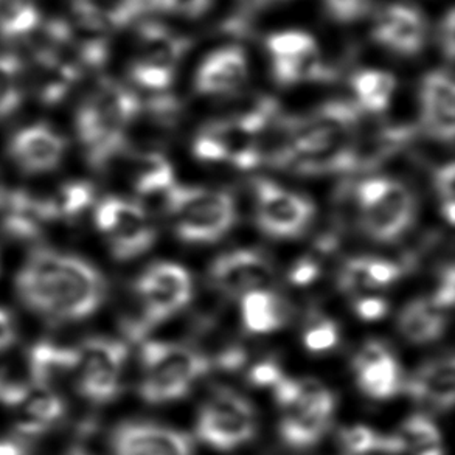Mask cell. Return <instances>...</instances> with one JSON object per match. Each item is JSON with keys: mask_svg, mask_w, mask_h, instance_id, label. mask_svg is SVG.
I'll return each mask as SVG.
<instances>
[{"mask_svg": "<svg viewBox=\"0 0 455 455\" xmlns=\"http://www.w3.org/2000/svg\"><path fill=\"white\" fill-rule=\"evenodd\" d=\"M16 290L31 313L50 323H74L99 311L108 284L87 259L39 247L20 267Z\"/></svg>", "mask_w": 455, "mask_h": 455, "instance_id": "6da1fadb", "label": "cell"}, {"mask_svg": "<svg viewBox=\"0 0 455 455\" xmlns=\"http://www.w3.org/2000/svg\"><path fill=\"white\" fill-rule=\"evenodd\" d=\"M142 112V101L117 81L100 80L83 100L75 130L95 170L105 168L128 147V132Z\"/></svg>", "mask_w": 455, "mask_h": 455, "instance_id": "7a4b0ae2", "label": "cell"}, {"mask_svg": "<svg viewBox=\"0 0 455 455\" xmlns=\"http://www.w3.org/2000/svg\"><path fill=\"white\" fill-rule=\"evenodd\" d=\"M164 195L172 228L187 243H215L236 222V204L228 191L174 184Z\"/></svg>", "mask_w": 455, "mask_h": 455, "instance_id": "3957f363", "label": "cell"}, {"mask_svg": "<svg viewBox=\"0 0 455 455\" xmlns=\"http://www.w3.org/2000/svg\"><path fill=\"white\" fill-rule=\"evenodd\" d=\"M140 361L145 378L139 390L143 400L151 404L184 398L190 392L191 384L212 367L209 357L199 351L156 340L142 345Z\"/></svg>", "mask_w": 455, "mask_h": 455, "instance_id": "277c9868", "label": "cell"}, {"mask_svg": "<svg viewBox=\"0 0 455 455\" xmlns=\"http://www.w3.org/2000/svg\"><path fill=\"white\" fill-rule=\"evenodd\" d=\"M363 234L378 243H392L415 220V199L406 185L388 178H370L356 187Z\"/></svg>", "mask_w": 455, "mask_h": 455, "instance_id": "5b68a950", "label": "cell"}, {"mask_svg": "<svg viewBox=\"0 0 455 455\" xmlns=\"http://www.w3.org/2000/svg\"><path fill=\"white\" fill-rule=\"evenodd\" d=\"M134 288L142 303V314L124 325V331L134 340L145 338L154 326L179 313L193 296L190 274L174 263L149 266Z\"/></svg>", "mask_w": 455, "mask_h": 455, "instance_id": "8992f818", "label": "cell"}, {"mask_svg": "<svg viewBox=\"0 0 455 455\" xmlns=\"http://www.w3.org/2000/svg\"><path fill=\"white\" fill-rule=\"evenodd\" d=\"M95 224L105 235L114 259L128 261L148 252L156 228L142 205L118 196H108L95 207Z\"/></svg>", "mask_w": 455, "mask_h": 455, "instance_id": "52a82bcc", "label": "cell"}, {"mask_svg": "<svg viewBox=\"0 0 455 455\" xmlns=\"http://www.w3.org/2000/svg\"><path fill=\"white\" fill-rule=\"evenodd\" d=\"M78 348L76 388L95 404L111 403L120 392V378L128 359V347L112 338H91Z\"/></svg>", "mask_w": 455, "mask_h": 455, "instance_id": "ba28073f", "label": "cell"}, {"mask_svg": "<svg viewBox=\"0 0 455 455\" xmlns=\"http://www.w3.org/2000/svg\"><path fill=\"white\" fill-rule=\"evenodd\" d=\"M259 228L275 240H290L305 234L314 218V205L307 197L286 190L269 179H253Z\"/></svg>", "mask_w": 455, "mask_h": 455, "instance_id": "9c48e42d", "label": "cell"}, {"mask_svg": "<svg viewBox=\"0 0 455 455\" xmlns=\"http://www.w3.org/2000/svg\"><path fill=\"white\" fill-rule=\"evenodd\" d=\"M363 112L356 101L334 100L305 118H294L299 153H319L348 142L356 134Z\"/></svg>", "mask_w": 455, "mask_h": 455, "instance_id": "30bf717a", "label": "cell"}, {"mask_svg": "<svg viewBox=\"0 0 455 455\" xmlns=\"http://www.w3.org/2000/svg\"><path fill=\"white\" fill-rule=\"evenodd\" d=\"M66 27L68 50L83 68H99L108 61L112 27L105 8L95 0H72Z\"/></svg>", "mask_w": 455, "mask_h": 455, "instance_id": "8fae6325", "label": "cell"}, {"mask_svg": "<svg viewBox=\"0 0 455 455\" xmlns=\"http://www.w3.org/2000/svg\"><path fill=\"white\" fill-rule=\"evenodd\" d=\"M302 392L290 413L282 421V438L286 443L303 450L317 443L330 425L336 401L331 392L313 379L302 381Z\"/></svg>", "mask_w": 455, "mask_h": 455, "instance_id": "7c38bea8", "label": "cell"}, {"mask_svg": "<svg viewBox=\"0 0 455 455\" xmlns=\"http://www.w3.org/2000/svg\"><path fill=\"white\" fill-rule=\"evenodd\" d=\"M427 27L417 6L392 4L376 14L371 27L375 43L396 55L415 56L425 49Z\"/></svg>", "mask_w": 455, "mask_h": 455, "instance_id": "4fadbf2b", "label": "cell"}, {"mask_svg": "<svg viewBox=\"0 0 455 455\" xmlns=\"http://www.w3.org/2000/svg\"><path fill=\"white\" fill-rule=\"evenodd\" d=\"M66 151V139L45 124L25 126L8 143L10 157L27 174L53 172L61 165Z\"/></svg>", "mask_w": 455, "mask_h": 455, "instance_id": "5bb4252c", "label": "cell"}, {"mask_svg": "<svg viewBox=\"0 0 455 455\" xmlns=\"http://www.w3.org/2000/svg\"><path fill=\"white\" fill-rule=\"evenodd\" d=\"M210 278L226 296L244 297L265 290L272 280V267L261 253L238 249L222 253L212 263Z\"/></svg>", "mask_w": 455, "mask_h": 455, "instance_id": "9a60e30c", "label": "cell"}, {"mask_svg": "<svg viewBox=\"0 0 455 455\" xmlns=\"http://www.w3.org/2000/svg\"><path fill=\"white\" fill-rule=\"evenodd\" d=\"M114 455H193L184 432L149 423H124L112 434Z\"/></svg>", "mask_w": 455, "mask_h": 455, "instance_id": "2e32d148", "label": "cell"}, {"mask_svg": "<svg viewBox=\"0 0 455 455\" xmlns=\"http://www.w3.org/2000/svg\"><path fill=\"white\" fill-rule=\"evenodd\" d=\"M421 124L429 136L452 142L455 132V84L444 70L425 75L419 86Z\"/></svg>", "mask_w": 455, "mask_h": 455, "instance_id": "e0dca14e", "label": "cell"}, {"mask_svg": "<svg viewBox=\"0 0 455 455\" xmlns=\"http://www.w3.org/2000/svg\"><path fill=\"white\" fill-rule=\"evenodd\" d=\"M0 209L2 230L12 240H37L45 228L56 221L49 197L37 196L27 190L10 191L4 196Z\"/></svg>", "mask_w": 455, "mask_h": 455, "instance_id": "ac0fdd59", "label": "cell"}, {"mask_svg": "<svg viewBox=\"0 0 455 455\" xmlns=\"http://www.w3.org/2000/svg\"><path fill=\"white\" fill-rule=\"evenodd\" d=\"M357 384L373 400H388L403 388L400 365L386 345L370 340L355 359Z\"/></svg>", "mask_w": 455, "mask_h": 455, "instance_id": "d6986e66", "label": "cell"}, {"mask_svg": "<svg viewBox=\"0 0 455 455\" xmlns=\"http://www.w3.org/2000/svg\"><path fill=\"white\" fill-rule=\"evenodd\" d=\"M139 56L134 64L176 74L179 61L191 47L188 37L180 36L166 25L145 20L137 27Z\"/></svg>", "mask_w": 455, "mask_h": 455, "instance_id": "ffe728a7", "label": "cell"}, {"mask_svg": "<svg viewBox=\"0 0 455 455\" xmlns=\"http://www.w3.org/2000/svg\"><path fill=\"white\" fill-rule=\"evenodd\" d=\"M403 387L412 400L440 411H450L455 398L454 356L448 355L421 365Z\"/></svg>", "mask_w": 455, "mask_h": 455, "instance_id": "44dd1931", "label": "cell"}, {"mask_svg": "<svg viewBox=\"0 0 455 455\" xmlns=\"http://www.w3.org/2000/svg\"><path fill=\"white\" fill-rule=\"evenodd\" d=\"M196 435L215 450H235L255 435V421L207 401L197 417Z\"/></svg>", "mask_w": 455, "mask_h": 455, "instance_id": "7402d4cb", "label": "cell"}, {"mask_svg": "<svg viewBox=\"0 0 455 455\" xmlns=\"http://www.w3.org/2000/svg\"><path fill=\"white\" fill-rule=\"evenodd\" d=\"M78 369V348L52 342H37L28 351V371L33 387L50 388L75 378Z\"/></svg>", "mask_w": 455, "mask_h": 455, "instance_id": "603a6c76", "label": "cell"}, {"mask_svg": "<svg viewBox=\"0 0 455 455\" xmlns=\"http://www.w3.org/2000/svg\"><path fill=\"white\" fill-rule=\"evenodd\" d=\"M443 309L431 299H419L409 303L400 314L398 328L401 334L412 344H429L437 340L446 328Z\"/></svg>", "mask_w": 455, "mask_h": 455, "instance_id": "cb8c5ba5", "label": "cell"}, {"mask_svg": "<svg viewBox=\"0 0 455 455\" xmlns=\"http://www.w3.org/2000/svg\"><path fill=\"white\" fill-rule=\"evenodd\" d=\"M241 314L247 331L253 334L280 330L290 315L283 299L266 290L253 291L243 297Z\"/></svg>", "mask_w": 455, "mask_h": 455, "instance_id": "d4e9b609", "label": "cell"}, {"mask_svg": "<svg viewBox=\"0 0 455 455\" xmlns=\"http://www.w3.org/2000/svg\"><path fill=\"white\" fill-rule=\"evenodd\" d=\"M272 74L280 86H294L300 83L332 81L336 72L320 58L319 50H311L292 58H277L272 64Z\"/></svg>", "mask_w": 455, "mask_h": 455, "instance_id": "484cf974", "label": "cell"}, {"mask_svg": "<svg viewBox=\"0 0 455 455\" xmlns=\"http://www.w3.org/2000/svg\"><path fill=\"white\" fill-rule=\"evenodd\" d=\"M357 106L363 114H381L387 109L395 92V76L382 70H361L351 80Z\"/></svg>", "mask_w": 455, "mask_h": 455, "instance_id": "4316f807", "label": "cell"}, {"mask_svg": "<svg viewBox=\"0 0 455 455\" xmlns=\"http://www.w3.org/2000/svg\"><path fill=\"white\" fill-rule=\"evenodd\" d=\"M41 27L37 0H0V36L27 39Z\"/></svg>", "mask_w": 455, "mask_h": 455, "instance_id": "83f0119b", "label": "cell"}, {"mask_svg": "<svg viewBox=\"0 0 455 455\" xmlns=\"http://www.w3.org/2000/svg\"><path fill=\"white\" fill-rule=\"evenodd\" d=\"M134 188L140 196L165 193L174 185V172L170 162L156 151L137 154Z\"/></svg>", "mask_w": 455, "mask_h": 455, "instance_id": "f1b7e54d", "label": "cell"}, {"mask_svg": "<svg viewBox=\"0 0 455 455\" xmlns=\"http://www.w3.org/2000/svg\"><path fill=\"white\" fill-rule=\"evenodd\" d=\"M49 201L56 221H74L92 207L95 191L89 182L72 180L58 187Z\"/></svg>", "mask_w": 455, "mask_h": 455, "instance_id": "f546056e", "label": "cell"}, {"mask_svg": "<svg viewBox=\"0 0 455 455\" xmlns=\"http://www.w3.org/2000/svg\"><path fill=\"white\" fill-rule=\"evenodd\" d=\"M22 412L27 419H35L41 425L52 427L66 412V404L55 390L50 388H30L28 395L20 404Z\"/></svg>", "mask_w": 455, "mask_h": 455, "instance_id": "4dcf8cb0", "label": "cell"}, {"mask_svg": "<svg viewBox=\"0 0 455 455\" xmlns=\"http://www.w3.org/2000/svg\"><path fill=\"white\" fill-rule=\"evenodd\" d=\"M396 434L406 446V452H412L413 455L442 448V437L437 426L434 425L429 417L421 413L407 419Z\"/></svg>", "mask_w": 455, "mask_h": 455, "instance_id": "1f68e13d", "label": "cell"}, {"mask_svg": "<svg viewBox=\"0 0 455 455\" xmlns=\"http://www.w3.org/2000/svg\"><path fill=\"white\" fill-rule=\"evenodd\" d=\"M22 62L18 56L0 55V120L10 117L22 101Z\"/></svg>", "mask_w": 455, "mask_h": 455, "instance_id": "d6a6232c", "label": "cell"}, {"mask_svg": "<svg viewBox=\"0 0 455 455\" xmlns=\"http://www.w3.org/2000/svg\"><path fill=\"white\" fill-rule=\"evenodd\" d=\"M207 58L220 72L222 80L226 81L230 92L234 93L244 84L247 74H249V68H247L246 53L241 47L238 45L222 47V49L210 53Z\"/></svg>", "mask_w": 455, "mask_h": 455, "instance_id": "836d02e7", "label": "cell"}, {"mask_svg": "<svg viewBox=\"0 0 455 455\" xmlns=\"http://www.w3.org/2000/svg\"><path fill=\"white\" fill-rule=\"evenodd\" d=\"M105 12L112 30L124 28L149 14L162 12V0H117Z\"/></svg>", "mask_w": 455, "mask_h": 455, "instance_id": "e575fe53", "label": "cell"}, {"mask_svg": "<svg viewBox=\"0 0 455 455\" xmlns=\"http://www.w3.org/2000/svg\"><path fill=\"white\" fill-rule=\"evenodd\" d=\"M272 58H292L317 49V44L311 35L305 31L288 30L274 33L266 41Z\"/></svg>", "mask_w": 455, "mask_h": 455, "instance_id": "d590c367", "label": "cell"}, {"mask_svg": "<svg viewBox=\"0 0 455 455\" xmlns=\"http://www.w3.org/2000/svg\"><path fill=\"white\" fill-rule=\"evenodd\" d=\"M338 326L332 320L325 319V317H319L314 323H311L303 336V344L311 353H323V351L331 350L338 345Z\"/></svg>", "mask_w": 455, "mask_h": 455, "instance_id": "8d00e7d4", "label": "cell"}, {"mask_svg": "<svg viewBox=\"0 0 455 455\" xmlns=\"http://www.w3.org/2000/svg\"><path fill=\"white\" fill-rule=\"evenodd\" d=\"M339 288L350 294L373 290L367 274V257L351 259L345 263L344 269L339 275Z\"/></svg>", "mask_w": 455, "mask_h": 455, "instance_id": "74e56055", "label": "cell"}, {"mask_svg": "<svg viewBox=\"0 0 455 455\" xmlns=\"http://www.w3.org/2000/svg\"><path fill=\"white\" fill-rule=\"evenodd\" d=\"M378 434L367 426H351L340 434V440L345 450L353 455L369 454L375 452L378 446Z\"/></svg>", "mask_w": 455, "mask_h": 455, "instance_id": "f35d334b", "label": "cell"}, {"mask_svg": "<svg viewBox=\"0 0 455 455\" xmlns=\"http://www.w3.org/2000/svg\"><path fill=\"white\" fill-rule=\"evenodd\" d=\"M326 12L338 22H355L369 14L373 0H323Z\"/></svg>", "mask_w": 455, "mask_h": 455, "instance_id": "ab89813d", "label": "cell"}, {"mask_svg": "<svg viewBox=\"0 0 455 455\" xmlns=\"http://www.w3.org/2000/svg\"><path fill=\"white\" fill-rule=\"evenodd\" d=\"M454 179L455 168L452 162L442 166L435 174V187L442 201V213L451 226L455 221Z\"/></svg>", "mask_w": 455, "mask_h": 455, "instance_id": "60d3db41", "label": "cell"}, {"mask_svg": "<svg viewBox=\"0 0 455 455\" xmlns=\"http://www.w3.org/2000/svg\"><path fill=\"white\" fill-rule=\"evenodd\" d=\"M403 272H404L403 266L390 259L367 257V274L373 290L386 288L388 284L395 283L398 278H401Z\"/></svg>", "mask_w": 455, "mask_h": 455, "instance_id": "b9f144b4", "label": "cell"}, {"mask_svg": "<svg viewBox=\"0 0 455 455\" xmlns=\"http://www.w3.org/2000/svg\"><path fill=\"white\" fill-rule=\"evenodd\" d=\"M193 153L197 159L204 162H228V153L222 145L221 139L216 136L215 131L210 130L207 124L196 137L193 145Z\"/></svg>", "mask_w": 455, "mask_h": 455, "instance_id": "7bdbcfd3", "label": "cell"}, {"mask_svg": "<svg viewBox=\"0 0 455 455\" xmlns=\"http://www.w3.org/2000/svg\"><path fill=\"white\" fill-rule=\"evenodd\" d=\"M215 0H162V12L187 19L203 18Z\"/></svg>", "mask_w": 455, "mask_h": 455, "instance_id": "ee69618b", "label": "cell"}, {"mask_svg": "<svg viewBox=\"0 0 455 455\" xmlns=\"http://www.w3.org/2000/svg\"><path fill=\"white\" fill-rule=\"evenodd\" d=\"M283 371L280 365L274 361H263V363L253 365L249 371V381L257 387H274L282 378Z\"/></svg>", "mask_w": 455, "mask_h": 455, "instance_id": "f6af8a7d", "label": "cell"}, {"mask_svg": "<svg viewBox=\"0 0 455 455\" xmlns=\"http://www.w3.org/2000/svg\"><path fill=\"white\" fill-rule=\"evenodd\" d=\"M455 299V271L454 266L448 265L443 269V274L440 277L435 294L432 296V302L435 303L440 309L450 311Z\"/></svg>", "mask_w": 455, "mask_h": 455, "instance_id": "bcb514c9", "label": "cell"}, {"mask_svg": "<svg viewBox=\"0 0 455 455\" xmlns=\"http://www.w3.org/2000/svg\"><path fill=\"white\" fill-rule=\"evenodd\" d=\"M319 274V263L315 259L305 257L292 266L290 272V282L296 286H307V284L313 283L314 280H317Z\"/></svg>", "mask_w": 455, "mask_h": 455, "instance_id": "7dc6e473", "label": "cell"}, {"mask_svg": "<svg viewBox=\"0 0 455 455\" xmlns=\"http://www.w3.org/2000/svg\"><path fill=\"white\" fill-rule=\"evenodd\" d=\"M438 43L442 47L444 56L452 61L455 55V12L454 8H451L444 14V18L438 27Z\"/></svg>", "mask_w": 455, "mask_h": 455, "instance_id": "c3c4849f", "label": "cell"}, {"mask_svg": "<svg viewBox=\"0 0 455 455\" xmlns=\"http://www.w3.org/2000/svg\"><path fill=\"white\" fill-rule=\"evenodd\" d=\"M355 311L365 322H375L386 317L388 305L381 297H363L355 305Z\"/></svg>", "mask_w": 455, "mask_h": 455, "instance_id": "681fc988", "label": "cell"}, {"mask_svg": "<svg viewBox=\"0 0 455 455\" xmlns=\"http://www.w3.org/2000/svg\"><path fill=\"white\" fill-rule=\"evenodd\" d=\"M274 394L280 406L291 407L296 404L299 396H300V381L291 379L283 376L280 381L274 386Z\"/></svg>", "mask_w": 455, "mask_h": 455, "instance_id": "f907efd6", "label": "cell"}, {"mask_svg": "<svg viewBox=\"0 0 455 455\" xmlns=\"http://www.w3.org/2000/svg\"><path fill=\"white\" fill-rule=\"evenodd\" d=\"M18 340V328L10 311L0 307V353L12 348Z\"/></svg>", "mask_w": 455, "mask_h": 455, "instance_id": "816d5d0a", "label": "cell"}, {"mask_svg": "<svg viewBox=\"0 0 455 455\" xmlns=\"http://www.w3.org/2000/svg\"><path fill=\"white\" fill-rule=\"evenodd\" d=\"M244 363H246V353L238 347H232V348L221 351L215 361L216 365H220L222 370H228V371L241 369Z\"/></svg>", "mask_w": 455, "mask_h": 455, "instance_id": "f5cc1de1", "label": "cell"}, {"mask_svg": "<svg viewBox=\"0 0 455 455\" xmlns=\"http://www.w3.org/2000/svg\"><path fill=\"white\" fill-rule=\"evenodd\" d=\"M0 455H27V448L16 440H0Z\"/></svg>", "mask_w": 455, "mask_h": 455, "instance_id": "db71d44e", "label": "cell"}, {"mask_svg": "<svg viewBox=\"0 0 455 455\" xmlns=\"http://www.w3.org/2000/svg\"><path fill=\"white\" fill-rule=\"evenodd\" d=\"M244 2L253 8H266V6L274 5V4L283 2V0H244Z\"/></svg>", "mask_w": 455, "mask_h": 455, "instance_id": "11a10c76", "label": "cell"}, {"mask_svg": "<svg viewBox=\"0 0 455 455\" xmlns=\"http://www.w3.org/2000/svg\"><path fill=\"white\" fill-rule=\"evenodd\" d=\"M66 455H91L87 451L83 450V448H74V450L68 451Z\"/></svg>", "mask_w": 455, "mask_h": 455, "instance_id": "9f6ffc18", "label": "cell"}, {"mask_svg": "<svg viewBox=\"0 0 455 455\" xmlns=\"http://www.w3.org/2000/svg\"><path fill=\"white\" fill-rule=\"evenodd\" d=\"M4 196H5V193H4V190L0 188V205H2V203H4Z\"/></svg>", "mask_w": 455, "mask_h": 455, "instance_id": "6f0895ef", "label": "cell"}]
</instances>
